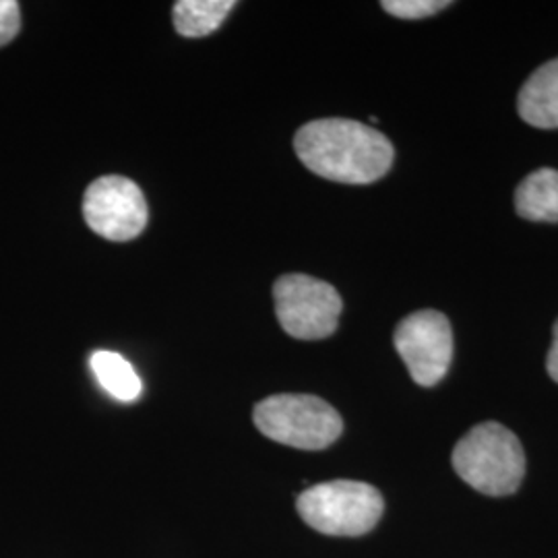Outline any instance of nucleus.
<instances>
[{"label": "nucleus", "mask_w": 558, "mask_h": 558, "mask_svg": "<svg viewBox=\"0 0 558 558\" xmlns=\"http://www.w3.org/2000/svg\"><path fill=\"white\" fill-rule=\"evenodd\" d=\"M300 518L327 536L356 538L379 523L385 500L366 482L333 480L306 488L296 500Z\"/></svg>", "instance_id": "7ed1b4c3"}, {"label": "nucleus", "mask_w": 558, "mask_h": 558, "mask_svg": "<svg viewBox=\"0 0 558 558\" xmlns=\"http://www.w3.org/2000/svg\"><path fill=\"white\" fill-rule=\"evenodd\" d=\"M255 426L281 445L320 451L339 439L343 420L325 399L306 393H279L263 399L253 412Z\"/></svg>", "instance_id": "20e7f679"}, {"label": "nucleus", "mask_w": 558, "mask_h": 558, "mask_svg": "<svg viewBox=\"0 0 558 558\" xmlns=\"http://www.w3.org/2000/svg\"><path fill=\"white\" fill-rule=\"evenodd\" d=\"M300 161L320 179L371 184L393 166V145L377 129L356 120L323 119L304 124L294 137Z\"/></svg>", "instance_id": "f257e3e1"}, {"label": "nucleus", "mask_w": 558, "mask_h": 558, "mask_svg": "<svg viewBox=\"0 0 558 558\" xmlns=\"http://www.w3.org/2000/svg\"><path fill=\"white\" fill-rule=\"evenodd\" d=\"M515 209L523 220L558 221V170L539 168L521 180Z\"/></svg>", "instance_id": "1a4fd4ad"}, {"label": "nucleus", "mask_w": 558, "mask_h": 558, "mask_svg": "<svg viewBox=\"0 0 558 558\" xmlns=\"http://www.w3.org/2000/svg\"><path fill=\"white\" fill-rule=\"evenodd\" d=\"M518 110L519 117L536 129H558V57L523 83Z\"/></svg>", "instance_id": "6e6552de"}, {"label": "nucleus", "mask_w": 558, "mask_h": 558, "mask_svg": "<svg viewBox=\"0 0 558 558\" xmlns=\"http://www.w3.org/2000/svg\"><path fill=\"white\" fill-rule=\"evenodd\" d=\"M281 329L294 339H325L336 333L343 302L338 290L304 274L281 276L274 286Z\"/></svg>", "instance_id": "39448f33"}, {"label": "nucleus", "mask_w": 558, "mask_h": 558, "mask_svg": "<svg viewBox=\"0 0 558 558\" xmlns=\"http://www.w3.org/2000/svg\"><path fill=\"white\" fill-rule=\"evenodd\" d=\"M380 7L399 20H424L451 7L447 0H385Z\"/></svg>", "instance_id": "f8f14e48"}, {"label": "nucleus", "mask_w": 558, "mask_h": 558, "mask_svg": "<svg viewBox=\"0 0 558 558\" xmlns=\"http://www.w3.org/2000/svg\"><path fill=\"white\" fill-rule=\"evenodd\" d=\"M89 366L96 375V379L101 385V389L124 403H133L141 398L143 393V383H141L137 371L133 364L117 352H94L89 359Z\"/></svg>", "instance_id": "9d476101"}, {"label": "nucleus", "mask_w": 558, "mask_h": 558, "mask_svg": "<svg viewBox=\"0 0 558 558\" xmlns=\"http://www.w3.org/2000/svg\"><path fill=\"white\" fill-rule=\"evenodd\" d=\"M459 478L482 495H513L525 476V453L515 433L499 422H482L453 449Z\"/></svg>", "instance_id": "f03ea898"}, {"label": "nucleus", "mask_w": 558, "mask_h": 558, "mask_svg": "<svg viewBox=\"0 0 558 558\" xmlns=\"http://www.w3.org/2000/svg\"><path fill=\"white\" fill-rule=\"evenodd\" d=\"M546 368H548L550 379L558 383V319L555 323V329H553V345H550V352H548V359H546Z\"/></svg>", "instance_id": "4468645a"}, {"label": "nucleus", "mask_w": 558, "mask_h": 558, "mask_svg": "<svg viewBox=\"0 0 558 558\" xmlns=\"http://www.w3.org/2000/svg\"><path fill=\"white\" fill-rule=\"evenodd\" d=\"M21 29L20 2L0 0V48L15 40Z\"/></svg>", "instance_id": "ddd939ff"}, {"label": "nucleus", "mask_w": 558, "mask_h": 558, "mask_svg": "<svg viewBox=\"0 0 558 558\" xmlns=\"http://www.w3.org/2000/svg\"><path fill=\"white\" fill-rule=\"evenodd\" d=\"M393 343L420 387H435L445 379L453 360V331L442 313H412L399 323Z\"/></svg>", "instance_id": "0eeeda50"}, {"label": "nucleus", "mask_w": 558, "mask_h": 558, "mask_svg": "<svg viewBox=\"0 0 558 558\" xmlns=\"http://www.w3.org/2000/svg\"><path fill=\"white\" fill-rule=\"evenodd\" d=\"M83 218L101 239L126 242L145 230L149 211L137 182L124 177H101L85 191Z\"/></svg>", "instance_id": "423d86ee"}, {"label": "nucleus", "mask_w": 558, "mask_h": 558, "mask_svg": "<svg viewBox=\"0 0 558 558\" xmlns=\"http://www.w3.org/2000/svg\"><path fill=\"white\" fill-rule=\"evenodd\" d=\"M234 7V0H179L172 7L174 27L184 38H205L220 27Z\"/></svg>", "instance_id": "9b49d317"}]
</instances>
